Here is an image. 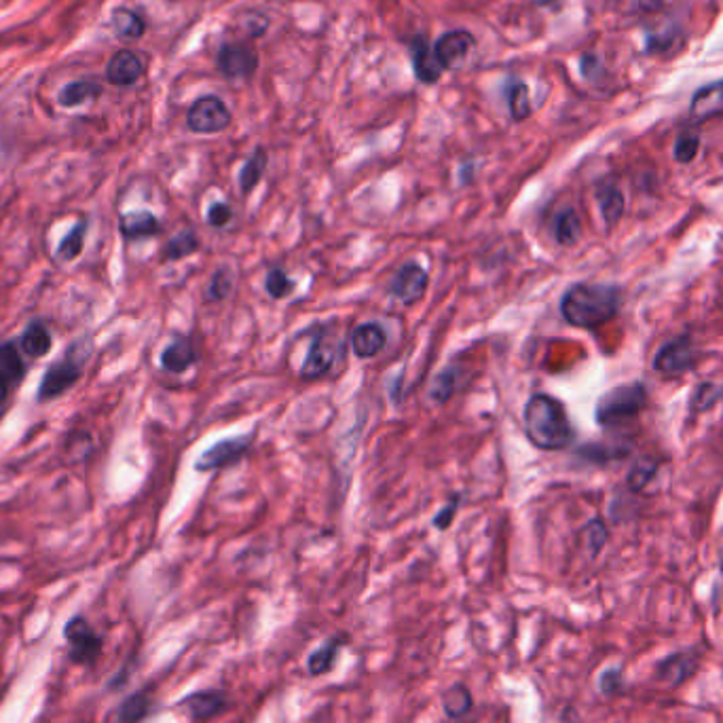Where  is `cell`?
<instances>
[{
	"label": "cell",
	"instance_id": "cell-8",
	"mask_svg": "<svg viewBox=\"0 0 723 723\" xmlns=\"http://www.w3.org/2000/svg\"><path fill=\"white\" fill-rule=\"evenodd\" d=\"M252 434L248 436H233V438H224L221 442H216L214 446L205 448V451L199 455L197 459V472H211V470H221V467L233 465L244 457L248 448H250Z\"/></svg>",
	"mask_w": 723,
	"mask_h": 723
},
{
	"label": "cell",
	"instance_id": "cell-31",
	"mask_svg": "<svg viewBox=\"0 0 723 723\" xmlns=\"http://www.w3.org/2000/svg\"><path fill=\"white\" fill-rule=\"evenodd\" d=\"M197 250H199V237L192 233V230H183V233H178L176 237H172V239L167 241L164 258L183 260Z\"/></svg>",
	"mask_w": 723,
	"mask_h": 723
},
{
	"label": "cell",
	"instance_id": "cell-5",
	"mask_svg": "<svg viewBox=\"0 0 723 723\" xmlns=\"http://www.w3.org/2000/svg\"><path fill=\"white\" fill-rule=\"evenodd\" d=\"M80 372H83V364H80V360L72 358V352L61 355L42 375V381L39 385V402L55 400V398L66 394L68 390H72L79 383Z\"/></svg>",
	"mask_w": 723,
	"mask_h": 723
},
{
	"label": "cell",
	"instance_id": "cell-42",
	"mask_svg": "<svg viewBox=\"0 0 723 723\" xmlns=\"http://www.w3.org/2000/svg\"><path fill=\"white\" fill-rule=\"evenodd\" d=\"M598 688H601L603 694H618L622 690V675L620 669H609L598 679Z\"/></svg>",
	"mask_w": 723,
	"mask_h": 723
},
{
	"label": "cell",
	"instance_id": "cell-45",
	"mask_svg": "<svg viewBox=\"0 0 723 723\" xmlns=\"http://www.w3.org/2000/svg\"><path fill=\"white\" fill-rule=\"evenodd\" d=\"M535 3H538V5H548V3H552V0H535Z\"/></svg>",
	"mask_w": 723,
	"mask_h": 723
},
{
	"label": "cell",
	"instance_id": "cell-23",
	"mask_svg": "<svg viewBox=\"0 0 723 723\" xmlns=\"http://www.w3.org/2000/svg\"><path fill=\"white\" fill-rule=\"evenodd\" d=\"M20 347L23 353L30 355V358L39 360L42 355H47L49 349H52V333H49V328L42 322H33L26 330H23Z\"/></svg>",
	"mask_w": 723,
	"mask_h": 723
},
{
	"label": "cell",
	"instance_id": "cell-16",
	"mask_svg": "<svg viewBox=\"0 0 723 723\" xmlns=\"http://www.w3.org/2000/svg\"><path fill=\"white\" fill-rule=\"evenodd\" d=\"M197 360L195 345H192L191 339L186 336H176L170 345L164 349L161 353V366L164 371L172 372V375H183L184 371H189Z\"/></svg>",
	"mask_w": 723,
	"mask_h": 723
},
{
	"label": "cell",
	"instance_id": "cell-38",
	"mask_svg": "<svg viewBox=\"0 0 723 723\" xmlns=\"http://www.w3.org/2000/svg\"><path fill=\"white\" fill-rule=\"evenodd\" d=\"M584 538H586V546L590 548V552L596 554L603 546H606L607 529L601 521H592L590 525L584 527Z\"/></svg>",
	"mask_w": 723,
	"mask_h": 723
},
{
	"label": "cell",
	"instance_id": "cell-12",
	"mask_svg": "<svg viewBox=\"0 0 723 723\" xmlns=\"http://www.w3.org/2000/svg\"><path fill=\"white\" fill-rule=\"evenodd\" d=\"M257 66V53L246 45H224L218 53V68L229 79H248Z\"/></svg>",
	"mask_w": 723,
	"mask_h": 723
},
{
	"label": "cell",
	"instance_id": "cell-43",
	"mask_svg": "<svg viewBox=\"0 0 723 723\" xmlns=\"http://www.w3.org/2000/svg\"><path fill=\"white\" fill-rule=\"evenodd\" d=\"M664 5V0H639V7L643 11H658Z\"/></svg>",
	"mask_w": 723,
	"mask_h": 723
},
{
	"label": "cell",
	"instance_id": "cell-20",
	"mask_svg": "<svg viewBox=\"0 0 723 723\" xmlns=\"http://www.w3.org/2000/svg\"><path fill=\"white\" fill-rule=\"evenodd\" d=\"M347 643V634H336V637L328 639L320 650H315L314 653H309L307 658V671L311 677H322L326 672L333 671V666L339 658L341 647Z\"/></svg>",
	"mask_w": 723,
	"mask_h": 723
},
{
	"label": "cell",
	"instance_id": "cell-25",
	"mask_svg": "<svg viewBox=\"0 0 723 723\" xmlns=\"http://www.w3.org/2000/svg\"><path fill=\"white\" fill-rule=\"evenodd\" d=\"M153 709V696L148 690H140L127 696L117 710L118 723H140Z\"/></svg>",
	"mask_w": 723,
	"mask_h": 723
},
{
	"label": "cell",
	"instance_id": "cell-6",
	"mask_svg": "<svg viewBox=\"0 0 723 723\" xmlns=\"http://www.w3.org/2000/svg\"><path fill=\"white\" fill-rule=\"evenodd\" d=\"M230 123V112L221 98L203 96L189 108L186 126L195 134H218L227 129Z\"/></svg>",
	"mask_w": 723,
	"mask_h": 723
},
{
	"label": "cell",
	"instance_id": "cell-35",
	"mask_svg": "<svg viewBox=\"0 0 723 723\" xmlns=\"http://www.w3.org/2000/svg\"><path fill=\"white\" fill-rule=\"evenodd\" d=\"M295 288V282L286 276V271L282 267H273V269L267 273L265 279V290L269 292V296L273 298H284L290 295V290Z\"/></svg>",
	"mask_w": 723,
	"mask_h": 723
},
{
	"label": "cell",
	"instance_id": "cell-1",
	"mask_svg": "<svg viewBox=\"0 0 723 723\" xmlns=\"http://www.w3.org/2000/svg\"><path fill=\"white\" fill-rule=\"evenodd\" d=\"M622 290L612 284H573L560 298L565 322L582 330H595L618 315Z\"/></svg>",
	"mask_w": 723,
	"mask_h": 723
},
{
	"label": "cell",
	"instance_id": "cell-30",
	"mask_svg": "<svg viewBox=\"0 0 723 723\" xmlns=\"http://www.w3.org/2000/svg\"><path fill=\"white\" fill-rule=\"evenodd\" d=\"M508 106L514 121H525L531 115V99H529V87L521 80H512L508 87Z\"/></svg>",
	"mask_w": 723,
	"mask_h": 723
},
{
	"label": "cell",
	"instance_id": "cell-2",
	"mask_svg": "<svg viewBox=\"0 0 723 723\" xmlns=\"http://www.w3.org/2000/svg\"><path fill=\"white\" fill-rule=\"evenodd\" d=\"M522 421L529 442L540 451H563L576 436L563 404L548 394L529 398Z\"/></svg>",
	"mask_w": 723,
	"mask_h": 723
},
{
	"label": "cell",
	"instance_id": "cell-40",
	"mask_svg": "<svg viewBox=\"0 0 723 723\" xmlns=\"http://www.w3.org/2000/svg\"><path fill=\"white\" fill-rule=\"evenodd\" d=\"M459 495H453V500L448 502V506H445L440 510L438 514L434 516V527L436 529H440V531H445V529H448L451 527V522H453V519H455V512H457V508H459Z\"/></svg>",
	"mask_w": 723,
	"mask_h": 723
},
{
	"label": "cell",
	"instance_id": "cell-18",
	"mask_svg": "<svg viewBox=\"0 0 723 723\" xmlns=\"http://www.w3.org/2000/svg\"><path fill=\"white\" fill-rule=\"evenodd\" d=\"M413 66L417 79L427 85L436 83V80L440 79L442 70H445V68L440 66L438 58H436V52L429 49L426 39H421V36H417L413 41Z\"/></svg>",
	"mask_w": 723,
	"mask_h": 723
},
{
	"label": "cell",
	"instance_id": "cell-17",
	"mask_svg": "<svg viewBox=\"0 0 723 723\" xmlns=\"http://www.w3.org/2000/svg\"><path fill=\"white\" fill-rule=\"evenodd\" d=\"M723 112V80H717L713 85L702 87L696 91V96L691 98L690 115L696 121H704V118L717 117Z\"/></svg>",
	"mask_w": 723,
	"mask_h": 723
},
{
	"label": "cell",
	"instance_id": "cell-41",
	"mask_svg": "<svg viewBox=\"0 0 723 723\" xmlns=\"http://www.w3.org/2000/svg\"><path fill=\"white\" fill-rule=\"evenodd\" d=\"M230 218H233V210H230L229 205L222 203V202L214 203L208 210V222L211 224V227H216V229H222L224 224L230 221Z\"/></svg>",
	"mask_w": 723,
	"mask_h": 723
},
{
	"label": "cell",
	"instance_id": "cell-26",
	"mask_svg": "<svg viewBox=\"0 0 723 723\" xmlns=\"http://www.w3.org/2000/svg\"><path fill=\"white\" fill-rule=\"evenodd\" d=\"M596 199H598V208H601L603 221H606L607 227L618 224L622 214H624V205H626L624 195H622L618 186L614 184L601 186L596 192Z\"/></svg>",
	"mask_w": 723,
	"mask_h": 723
},
{
	"label": "cell",
	"instance_id": "cell-19",
	"mask_svg": "<svg viewBox=\"0 0 723 723\" xmlns=\"http://www.w3.org/2000/svg\"><path fill=\"white\" fill-rule=\"evenodd\" d=\"M161 230L159 218L153 211L140 210L129 211V214L121 216V233L126 239H145V237H153Z\"/></svg>",
	"mask_w": 723,
	"mask_h": 723
},
{
	"label": "cell",
	"instance_id": "cell-22",
	"mask_svg": "<svg viewBox=\"0 0 723 723\" xmlns=\"http://www.w3.org/2000/svg\"><path fill=\"white\" fill-rule=\"evenodd\" d=\"M0 377L17 388L22 383V379L26 377V364H23L20 347L14 341H7L0 345Z\"/></svg>",
	"mask_w": 723,
	"mask_h": 723
},
{
	"label": "cell",
	"instance_id": "cell-11",
	"mask_svg": "<svg viewBox=\"0 0 723 723\" xmlns=\"http://www.w3.org/2000/svg\"><path fill=\"white\" fill-rule=\"evenodd\" d=\"M474 45H476V39L465 30H455V33H448L442 36V39L436 42V58H438L442 68H448V70H455V68L464 66L470 53L474 52Z\"/></svg>",
	"mask_w": 723,
	"mask_h": 723
},
{
	"label": "cell",
	"instance_id": "cell-15",
	"mask_svg": "<svg viewBox=\"0 0 723 723\" xmlns=\"http://www.w3.org/2000/svg\"><path fill=\"white\" fill-rule=\"evenodd\" d=\"M388 343V333L379 322H366L360 324L352 334V347L353 353L362 360H371L381 352Z\"/></svg>",
	"mask_w": 723,
	"mask_h": 723
},
{
	"label": "cell",
	"instance_id": "cell-21",
	"mask_svg": "<svg viewBox=\"0 0 723 723\" xmlns=\"http://www.w3.org/2000/svg\"><path fill=\"white\" fill-rule=\"evenodd\" d=\"M696 664L698 658L691 656V653H675V656H669L664 662H660L658 677L671 685H679L691 677V672L696 671Z\"/></svg>",
	"mask_w": 723,
	"mask_h": 723
},
{
	"label": "cell",
	"instance_id": "cell-39",
	"mask_svg": "<svg viewBox=\"0 0 723 723\" xmlns=\"http://www.w3.org/2000/svg\"><path fill=\"white\" fill-rule=\"evenodd\" d=\"M653 474H656V464H639L628 476V487L639 491L643 489L647 483H650Z\"/></svg>",
	"mask_w": 723,
	"mask_h": 723
},
{
	"label": "cell",
	"instance_id": "cell-32",
	"mask_svg": "<svg viewBox=\"0 0 723 723\" xmlns=\"http://www.w3.org/2000/svg\"><path fill=\"white\" fill-rule=\"evenodd\" d=\"M96 96H99V87L96 83H89V80H77V83H70L61 89L60 104L72 108V106L83 104V102H87V99H91Z\"/></svg>",
	"mask_w": 723,
	"mask_h": 723
},
{
	"label": "cell",
	"instance_id": "cell-7",
	"mask_svg": "<svg viewBox=\"0 0 723 723\" xmlns=\"http://www.w3.org/2000/svg\"><path fill=\"white\" fill-rule=\"evenodd\" d=\"M696 366V349L690 336L666 343L653 358V371L662 377H681Z\"/></svg>",
	"mask_w": 723,
	"mask_h": 723
},
{
	"label": "cell",
	"instance_id": "cell-4",
	"mask_svg": "<svg viewBox=\"0 0 723 723\" xmlns=\"http://www.w3.org/2000/svg\"><path fill=\"white\" fill-rule=\"evenodd\" d=\"M64 639L68 645V658L72 664L91 666L102 653V637L93 631L83 615H74L64 628Z\"/></svg>",
	"mask_w": 723,
	"mask_h": 723
},
{
	"label": "cell",
	"instance_id": "cell-34",
	"mask_svg": "<svg viewBox=\"0 0 723 723\" xmlns=\"http://www.w3.org/2000/svg\"><path fill=\"white\" fill-rule=\"evenodd\" d=\"M85 233H87V222H79L77 227H74L70 233H68L64 239H61L60 244V250H58V257L61 260H66V263H70L79 257L80 252H83V241H85Z\"/></svg>",
	"mask_w": 723,
	"mask_h": 723
},
{
	"label": "cell",
	"instance_id": "cell-27",
	"mask_svg": "<svg viewBox=\"0 0 723 723\" xmlns=\"http://www.w3.org/2000/svg\"><path fill=\"white\" fill-rule=\"evenodd\" d=\"M554 237L560 246H576L582 237V221L576 210L567 208L554 218Z\"/></svg>",
	"mask_w": 723,
	"mask_h": 723
},
{
	"label": "cell",
	"instance_id": "cell-36",
	"mask_svg": "<svg viewBox=\"0 0 723 723\" xmlns=\"http://www.w3.org/2000/svg\"><path fill=\"white\" fill-rule=\"evenodd\" d=\"M698 148H700V138L696 134H681L675 142V159L679 164H691L696 159Z\"/></svg>",
	"mask_w": 723,
	"mask_h": 723
},
{
	"label": "cell",
	"instance_id": "cell-10",
	"mask_svg": "<svg viewBox=\"0 0 723 723\" xmlns=\"http://www.w3.org/2000/svg\"><path fill=\"white\" fill-rule=\"evenodd\" d=\"M427 284V271L417 263H407L396 271L394 282H391V295L404 305H413L426 295Z\"/></svg>",
	"mask_w": 723,
	"mask_h": 723
},
{
	"label": "cell",
	"instance_id": "cell-29",
	"mask_svg": "<svg viewBox=\"0 0 723 723\" xmlns=\"http://www.w3.org/2000/svg\"><path fill=\"white\" fill-rule=\"evenodd\" d=\"M267 161L269 159H267L265 148H257L252 157L246 161L244 167H241V174H239L241 192H250L254 186L260 183V178H263V174L267 170Z\"/></svg>",
	"mask_w": 723,
	"mask_h": 723
},
{
	"label": "cell",
	"instance_id": "cell-37",
	"mask_svg": "<svg viewBox=\"0 0 723 723\" xmlns=\"http://www.w3.org/2000/svg\"><path fill=\"white\" fill-rule=\"evenodd\" d=\"M230 288H233V277H230V273L227 269H218L214 273V277H211L210 282V288H208V298L210 301H224V298L229 296Z\"/></svg>",
	"mask_w": 723,
	"mask_h": 723
},
{
	"label": "cell",
	"instance_id": "cell-3",
	"mask_svg": "<svg viewBox=\"0 0 723 723\" xmlns=\"http://www.w3.org/2000/svg\"><path fill=\"white\" fill-rule=\"evenodd\" d=\"M647 404V390L641 381L618 385L596 404V423L601 427H624L637 419Z\"/></svg>",
	"mask_w": 723,
	"mask_h": 723
},
{
	"label": "cell",
	"instance_id": "cell-14",
	"mask_svg": "<svg viewBox=\"0 0 723 723\" xmlns=\"http://www.w3.org/2000/svg\"><path fill=\"white\" fill-rule=\"evenodd\" d=\"M142 72H145L142 60L134 52H127V49L117 52L110 58L108 66H106V79L118 87L134 85L142 77Z\"/></svg>",
	"mask_w": 723,
	"mask_h": 723
},
{
	"label": "cell",
	"instance_id": "cell-9",
	"mask_svg": "<svg viewBox=\"0 0 723 723\" xmlns=\"http://www.w3.org/2000/svg\"><path fill=\"white\" fill-rule=\"evenodd\" d=\"M336 360V343L326 330H317L311 339L307 358H305L301 366V379L303 381H315L328 375V371L333 369Z\"/></svg>",
	"mask_w": 723,
	"mask_h": 723
},
{
	"label": "cell",
	"instance_id": "cell-33",
	"mask_svg": "<svg viewBox=\"0 0 723 723\" xmlns=\"http://www.w3.org/2000/svg\"><path fill=\"white\" fill-rule=\"evenodd\" d=\"M457 379H459V371L457 369H445L438 375L434 377L432 381V388H429V398H432L434 402H446L448 398L455 394V390H457Z\"/></svg>",
	"mask_w": 723,
	"mask_h": 723
},
{
	"label": "cell",
	"instance_id": "cell-13",
	"mask_svg": "<svg viewBox=\"0 0 723 723\" xmlns=\"http://www.w3.org/2000/svg\"><path fill=\"white\" fill-rule=\"evenodd\" d=\"M180 707L186 709V713L191 715L192 721H208L227 709V696L218 690L195 691V694L183 698Z\"/></svg>",
	"mask_w": 723,
	"mask_h": 723
},
{
	"label": "cell",
	"instance_id": "cell-28",
	"mask_svg": "<svg viewBox=\"0 0 723 723\" xmlns=\"http://www.w3.org/2000/svg\"><path fill=\"white\" fill-rule=\"evenodd\" d=\"M112 28H115V34L121 41H136L145 34L146 23L136 11L118 9L115 17H112Z\"/></svg>",
	"mask_w": 723,
	"mask_h": 723
},
{
	"label": "cell",
	"instance_id": "cell-44",
	"mask_svg": "<svg viewBox=\"0 0 723 723\" xmlns=\"http://www.w3.org/2000/svg\"><path fill=\"white\" fill-rule=\"evenodd\" d=\"M14 390V385H11L7 379H3L0 377V404H3L5 400H7V396H9V391Z\"/></svg>",
	"mask_w": 723,
	"mask_h": 723
},
{
	"label": "cell",
	"instance_id": "cell-24",
	"mask_svg": "<svg viewBox=\"0 0 723 723\" xmlns=\"http://www.w3.org/2000/svg\"><path fill=\"white\" fill-rule=\"evenodd\" d=\"M472 704H474L472 691L467 690V685L464 683L448 685L445 694H442V709H445V715L448 719H461V717L470 713Z\"/></svg>",
	"mask_w": 723,
	"mask_h": 723
}]
</instances>
